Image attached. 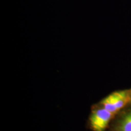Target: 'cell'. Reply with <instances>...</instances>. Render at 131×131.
Masks as SVG:
<instances>
[{
	"instance_id": "cell-1",
	"label": "cell",
	"mask_w": 131,
	"mask_h": 131,
	"mask_svg": "<svg viewBox=\"0 0 131 131\" xmlns=\"http://www.w3.org/2000/svg\"><path fill=\"white\" fill-rule=\"evenodd\" d=\"M130 97L126 91L115 92L106 97L101 102L103 107L107 111L116 113L129 102Z\"/></svg>"
},
{
	"instance_id": "cell-3",
	"label": "cell",
	"mask_w": 131,
	"mask_h": 131,
	"mask_svg": "<svg viewBox=\"0 0 131 131\" xmlns=\"http://www.w3.org/2000/svg\"><path fill=\"white\" fill-rule=\"evenodd\" d=\"M114 131H131V111L119 120Z\"/></svg>"
},
{
	"instance_id": "cell-2",
	"label": "cell",
	"mask_w": 131,
	"mask_h": 131,
	"mask_svg": "<svg viewBox=\"0 0 131 131\" xmlns=\"http://www.w3.org/2000/svg\"><path fill=\"white\" fill-rule=\"evenodd\" d=\"M114 113L104 107L96 109L92 114L90 118V124L94 131H104L107 127Z\"/></svg>"
}]
</instances>
